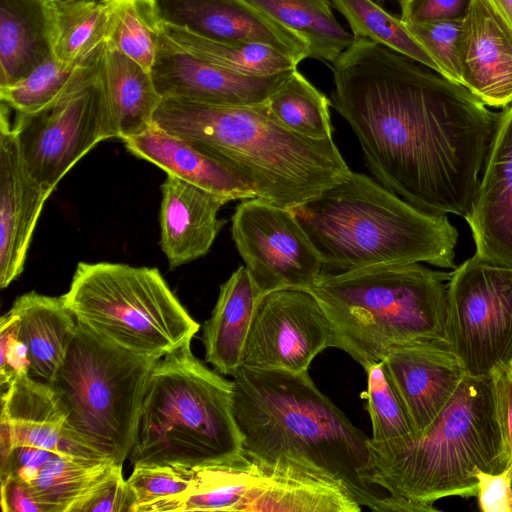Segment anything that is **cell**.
I'll return each mask as SVG.
<instances>
[{
    "label": "cell",
    "instance_id": "1",
    "mask_svg": "<svg viewBox=\"0 0 512 512\" xmlns=\"http://www.w3.org/2000/svg\"><path fill=\"white\" fill-rule=\"evenodd\" d=\"M332 71V106L351 126L378 182L425 212L465 217L500 112L363 37H354Z\"/></svg>",
    "mask_w": 512,
    "mask_h": 512
},
{
    "label": "cell",
    "instance_id": "2",
    "mask_svg": "<svg viewBox=\"0 0 512 512\" xmlns=\"http://www.w3.org/2000/svg\"><path fill=\"white\" fill-rule=\"evenodd\" d=\"M233 415L243 448L267 461L287 455L331 475L376 512H436L395 497L374 477L370 438L314 384L308 370L241 366L232 376Z\"/></svg>",
    "mask_w": 512,
    "mask_h": 512
},
{
    "label": "cell",
    "instance_id": "3",
    "mask_svg": "<svg viewBox=\"0 0 512 512\" xmlns=\"http://www.w3.org/2000/svg\"><path fill=\"white\" fill-rule=\"evenodd\" d=\"M153 123L234 170L257 198L289 210L351 172L333 139L294 133L266 103L228 106L163 98Z\"/></svg>",
    "mask_w": 512,
    "mask_h": 512
},
{
    "label": "cell",
    "instance_id": "4",
    "mask_svg": "<svg viewBox=\"0 0 512 512\" xmlns=\"http://www.w3.org/2000/svg\"><path fill=\"white\" fill-rule=\"evenodd\" d=\"M292 211L325 272L411 263L457 267L458 230L447 215L425 212L364 174L351 171Z\"/></svg>",
    "mask_w": 512,
    "mask_h": 512
},
{
    "label": "cell",
    "instance_id": "5",
    "mask_svg": "<svg viewBox=\"0 0 512 512\" xmlns=\"http://www.w3.org/2000/svg\"><path fill=\"white\" fill-rule=\"evenodd\" d=\"M369 447L375 481L395 497L432 504L476 497L475 467L500 473L512 457L503 441L491 375L466 374L435 420L418 435Z\"/></svg>",
    "mask_w": 512,
    "mask_h": 512
},
{
    "label": "cell",
    "instance_id": "6",
    "mask_svg": "<svg viewBox=\"0 0 512 512\" xmlns=\"http://www.w3.org/2000/svg\"><path fill=\"white\" fill-rule=\"evenodd\" d=\"M449 279L421 263L390 264L324 271L306 290L327 315L332 347L365 368L398 345L446 340Z\"/></svg>",
    "mask_w": 512,
    "mask_h": 512
},
{
    "label": "cell",
    "instance_id": "7",
    "mask_svg": "<svg viewBox=\"0 0 512 512\" xmlns=\"http://www.w3.org/2000/svg\"><path fill=\"white\" fill-rule=\"evenodd\" d=\"M191 343L156 363L129 455L137 465L197 468L243 449L232 403L233 383L207 368Z\"/></svg>",
    "mask_w": 512,
    "mask_h": 512
},
{
    "label": "cell",
    "instance_id": "8",
    "mask_svg": "<svg viewBox=\"0 0 512 512\" xmlns=\"http://www.w3.org/2000/svg\"><path fill=\"white\" fill-rule=\"evenodd\" d=\"M158 361L127 350L77 321L51 383L69 412L64 433L123 464L134 447L148 382Z\"/></svg>",
    "mask_w": 512,
    "mask_h": 512
},
{
    "label": "cell",
    "instance_id": "9",
    "mask_svg": "<svg viewBox=\"0 0 512 512\" xmlns=\"http://www.w3.org/2000/svg\"><path fill=\"white\" fill-rule=\"evenodd\" d=\"M62 298L78 322L146 357L191 343L200 328L157 268L80 262Z\"/></svg>",
    "mask_w": 512,
    "mask_h": 512
},
{
    "label": "cell",
    "instance_id": "10",
    "mask_svg": "<svg viewBox=\"0 0 512 512\" xmlns=\"http://www.w3.org/2000/svg\"><path fill=\"white\" fill-rule=\"evenodd\" d=\"M101 49L92 68L54 101L36 112L16 114L13 129L23 159L50 193L99 142L119 138L100 67Z\"/></svg>",
    "mask_w": 512,
    "mask_h": 512
},
{
    "label": "cell",
    "instance_id": "11",
    "mask_svg": "<svg viewBox=\"0 0 512 512\" xmlns=\"http://www.w3.org/2000/svg\"><path fill=\"white\" fill-rule=\"evenodd\" d=\"M446 340L466 374L512 364V267L474 254L450 272Z\"/></svg>",
    "mask_w": 512,
    "mask_h": 512
},
{
    "label": "cell",
    "instance_id": "12",
    "mask_svg": "<svg viewBox=\"0 0 512 512\" xmlns=\"http://www.w3.org/2000/svg\"><path fill=\"white\" fill-rule=\"evenodd\" d=\"M231 220L232 239L261 295L307 289L325 271L292 210L255 197L243 199Z\"/></svg>",
    "mask_w": 512,
    "mask_h": 512
},
{
    "label": "cell",
    "instance_id": "13",
    "mask_svg": "<svg viewBox=\"0 0 512 512\" xmlns=\"http://www.w3.org/2000/svg\"><path fill=\"white\" fill-rule=\"evenodd\" d=\"M332 347V331L318 300L306 289H281L259 298L241 366L301 372Z\"/></svg>",
    "mask_w": 512,
    "mask_h": 512
},
{
    "label": "cell",
    "instance_id": "14",
    "mask_svg": "<svg viewBox=\"0 0 512 512\" xmlns=\"http://www.w3.org/2000/svg\"><path fill=\"white\" fill-rule=\"evenodd\" d=\"M250 76L207 62L186 51L161 29L151 75L162 98L228 106L267 102L291 72Z\"/></svg>",
    "mask_w": 512,
    "mask_h": 512
},
{
    "label": "cell",
    "instance_id": "15",
    "mask_svg": "<svg viewBox=\"0 0 512 512\" xmlns=\"http://www.w3.org/2000/svg\"><path fill=\"white\" fill-rule=\"evenodd\" d=\"M414 429L422 433L455 394L466 375L445 339L398 345L382 361Z\"/></svg>",
    "mask_w": 512,
    "mask_h": 512
},
{
    "label": "cell",
    "instance_id": "16",
    "mask_svg": "<svg viewBox=\"0 0 512 512\" xmlns=\"http://www.w3.org/2000/svg\"><path fill=\"white\" fill-rule=\"evenodd\" d=\"M11 108L1 102L0 114V287L23 272L27 251L49 195L31 175L21 154Z\"/></svg>",
    "mask_w": 512,
    "mask_h": 512
},
{
    "label": "cell",
    "instance_id": "17",
    "mask_svg": "<svg viewBox=\"0 0 512 512\" xmlns=\"http://www.w3.org/2000/svg\"><path fill=\"white\" fill-rule=\"evenodd\" d=\"M163 24L221 42H258L298 64L309 58L305 41L245 0H153Z\"/></svg>",
    "mask_w": 512,
    "mask_h": 512
},
{
    "label": "cell",
    "instance_id": "18",
    "mask_svg": "<svg viewBox=\"0 0 512 512\" xmlns=\"http://www.w3.org/2000/svg\"><path fill=\"white\" fill-rule=\"evenodd\" d=\"M464 218L475 255L512 267V103L500 111L497 132Z\"/></svg>",
    "mask_w": 512,
    "mask_h": 512
},
{
    "label": "cell",
    "instance_id": "19",
    "mask_svg": "<svg viewBox=\"0 0 512 512\" xmlns=\"http://www.w3.org/2000/svg\"><path fill=\"white\" fill-rule=\"evenodd\" d=\"M461 85L486 106L512 103V28L487 0H472L464 18Z\"/></svg>",
    "mask_w": 512,
    "mask_h": 512
},
{
    "label": "cell",
    "instance_id": "20",
    "mask_svg": "<svg viewBox=\"0 0 512 512\" xmlns=\"http://www.w3.org/2000/svg\"><path fill=\"white\" fill-rule=\"evenodd\" d=\"M161 191L160 246L174 269L209 252L224 224L218 212L228 201L171 174Z\"/></svg>",
    "mask_w": 512,
    "mask_h": 512
},
{
    "label": "cell",
    "instance_id": "21",
    "mask_svg": "<svg viewBox=\"0 0 512 512\" xmlns=\"http://www.w3.org/2000/svg\"><path fill=\"white\" fill-rule=\"evenodd\" d=\"M361 507L345 485L331 475L305 461L281 455L267 461L248 512H359Z\"/></svg>",
    "mask_w": 512,
    "mask_h": 512
},
{
    "label": "cell",
    "instance_id": "22",
    "mask_svg": "<svg viewBox=\"0 0 512 512\" xmlns=\"http://www.w3.org/2000/svg\"><path fill=\"white\" fill-rule=\"evenodd\" d=\"M127 150L228 202L255 198L251 187L224 163L154 123L143 133L123 140Z\"/></svg>",
    "mask_w": 512,
    "mask_h": 512
},
{
    "label": "cell",
    "instance_id": "23",
    "mask_svg": "<svg viewBox=\"0 0 512 512\" xmlns=\"http://www.w3.org/2000/svg\"><path fill=\"white\" fill-rule=\"evenodd\" d=\"M261 293L245 266H239L220 286L211 316L203 324L205 360L218 373L233 376L242 354Z\"/></svg>",
    "mask_w": 512,
    "mask_h": 512
},
{
    "label": "cell",
    "instance_id": "24",
    "mask_svg": "<svg viewBox=\"0 0 512 512\" xmlns=\"http://www.w3.org/2000/svg\"><path fill=\"white\" fill-rule=\"evenodd\" d=\"M10 310L19 318V337L27 347L30 375L51 384L75 334V316L62 296L35 291L17 297Z\"/></svg>",
    "mask_w": 512,
    "mask_h": 512
},
{
    "label": "cell",
    "instance_id": "25",
    "mask_svg": "<svg viewBox=\"0 0 512 512\" xmlns=\"http://www.w3.org/2000/svg\"><path fill=\"white\" fill-rule=\"evenodd\" d=\"M1 406V414L10 423L15 447L59 453L69 412L51 384L30 374L18 376L2 391Z\"/></svg>",
    "mask_w": 512,
    "mask_h": 512
},
{
    "label": "cell",
    "instance_id": "26",
    "mask_svg": "<svg viewBox=\"0 0 512 512\" xmlns=\"http://www.w3.org/2000/svg\"><path fill=\"white\" fill-rule=\"evenodd\" d=\"M265 468V459L244 448L220 462L193 468L192 485L172 511L248 512Z\"/></svg>",
    "mask_w": 512,
    "mask_h": 512
},
{
    "label": "cell",
    "instance_id": "27",
    "mask_svg": "<svg viewBox=\"0 0 512 512\" xmlns=\"http://www.w3.org/2000/svg\"><path fill=\"white\" fill-rule=\"evenodd\" d=\"M52 56L44 0H0V87Z\"/></svg>",
    "mask_w": 512,
    "mask_h": 512
},
{
    "label": "cell",
    "instance_id": "28",
    "mask_svg": "<svg viewBox=\"0 0 512 512\" xmlns=\"http://www.w3.org/2000/svg\"><path fill=\"white\" fill-rule=\"evenodd\" d=\"M100 67L119 138L123 141L149 129L163 99L151 71L106 43L100 52Z\"/></svg>",
    "mask_w": 512,
    "mask_h": 512
},
{
    "label": "cell",
    "instance_id": "29",
    "mask_svg": "<svg viewBox=\"0 0 512 512\" xmlns=\"http://www.w3.org/2000/svg\"><path fill=\"white\" fill-rule=\"evenodd\" d=\"M114 1H45L52 55L66 64L88 60L107 41Z\"/></svg>",
    "mask_w": 512,
    "mask_h": 512
},
{
    "label": "cell",
    "instance_id": "30",
    "mask_svg": "<svg viewBox=\"0 0 512 512\" xmlns=\"http://www.w3.org/2000/svg\"><path fill=\"white\" fill-rule=\"evenodd\" d=\"M122 464L110 459L78 458L53 453L27 484L43 512H78L79 507Z\"/></svg>",
    "mask_w": 512,
    "mask_h": 512
},
{
    "label": "cell",
    "instance_id": "31",
    "mask_svg": "<svg viewBox=\"0 0 512 512\" xmlns=\"http://www.w3.org/2000/svg\"><path fill=\"white\" fill-rule=\"evenodd\" d=\"M245 1L300 36L309 58L333 64L354 40L335 18L330 0Z\"/></svg>",
    "mask_w": 512,
    "mask_h": 512
},
{
    "label": "cell",
    "instance_id": "32",
    "mask_svg": "<svg viewBox=\"0 0 512 512\" xmlns=\"http://www.w3.org/2000/svg\"><path fill=\"white\" fill-rule=\"evenodd\" d=\"M167 36L193 55L222 68L250 76H272L297 68L298 63L273 46L258 42H221L184 28L162 23Z\"/></svg>",
    "mask_w": 512,
    "mask_h": 512
},
{
    "label": "cell",
    "instance_id": "33",
    "mask_svg": "<svg viewBox=\"0 0 512 512\" xmlns=\"http://www.w3.org/2000/svg\"><path fill=\"white\" fill-rule=\"evenodd\" d=\"M274 117L294 133L315 140L333 139L329 99L293 69L266 102Z\"/></svg>",
    "mask_w": 512,
    "mask_h": 512
},
{
    "label": "cell",
    "instance_id": "34",
    "mask_svg": "<svg viewBox=\"0 0 512 512\" xmlns=\"http://www.w3.org/2000/svg\"><path fill=\"white\" fill-rule=\"evenodd\" d=\"M330 2L348 21L354 37H363L388 47L439 73L434 60L411 35L401 18L385 11L376 1L330 0Z\"/></svg>",
    "mask_w": 512,
    "mask_h": 512
},
{
    "label": "cell",
    "instance_id": "35",
    "mask_svg": "<svg viewBox=\"0 0 512 512\" xmlns=\"http://www.w3.org/2000/svg\"><path fill=\"white\" fill-rule=\"evenodd\" d=\"M101 47L88 60L77 64H66L50 56L18 81L0 87L1 102L20 113L44 108L92 68Z\"/></svg>",
    "mask_w": 512,
    "mask_h": 512
},
{
    "label": "cell",
    "instance_id": "36",
    "mask_svg": "<svg viewBox=\"0 0 512 512\" xmlns=\"http://www.w3.org/2000/svg\"><path fill=\"white\" fill-rule=\"evenodd\" d=\"M161 29L153 0H115L105 43L151 71Z\"/></svg>",
    "mask_w": 512,
    "mask_h": 512
},
{
    "label": "cell",
    "instance_id": "37",
    "mask_svg": "<svg viewBox=\"0 0 512 512\" xmlns=\"http://www.w3.org/2000/svg\"><path fill=\"white\" fill-rule=\"evenodd\" d=\"M194 469L177 465H137L126 480L132 512H168L193 482Z\"/></svg>",
    "mask_w": 512,
    "mask_h": 512
},
{
    "label": "cell",
    "instance_id": "38",
    "mask_svg": "<svg viewBox=\"0 0 512 512\" xmlns=\"http://www.w3.org/2000/svg\"><path fill=\"white\" fill-rule=\"evenodd\" d=\"M373 442H387L414 435V429L400 397L386 375L382 361L364 368Z\"/></svg>",
    "mask_w": 512,
    "mask_h": 512
},
{
    "label": "cell",
    "instance_id": "39",
    "mask_svg": "<svg viewBox=\"0 0 512 512\" xmlns=\"http://www.w3.org/2000/svg\"><path fill=\"white\" fill-rule=\"evenodd\" d=\"M448 80L461 85L460 51L464 18L406 25Z\"/></svg>",
    "mask_w": 512,
    "mask_h": 512
},
{
    "label": "cell",
    "instance_id": "40",
    "mask_svg": "<svg viewBox=\"0 0 512 512\" xmlns=\"http://www.w3.org/2000/svg\"><path fill=\"white\" fill-rule=\"evenodd\" d=\"M23 374H30L27 347L19 337V318L9 310L0 319V384L4 391Z\"/></svg>",
    "mask_w": 512,
    "mask_h": 512
},
{
    "label": "cell",
    "instance_id": "41",
    "mask_svg": "<svg viewBox=\"0 0 512 512\" xmlns=\"http://www.w3.org/2000/svg\"><path fill=\"white\" fill-rule=\"evenodd\" d=\"M472 0H401V20L405 25L425 24L465 18Z\"/></svg>",
    "mask_w": 512,
    "mask_h": 512
},
{
    "label": "cell",
    "instance_id": "42",
    "mask_svg": "<svg viewBox=\"0 0 512 512\" xmlns=\"http://www.w3.org/2000/svg\"><path fill=\"white\" fill-rule=\"evenodd\" d=\"M477 500L483 512H512V463L500 473H488L475 467Z\"/></svg>",
    "mask_w": 512,
    "mask_h": 512
},
{
    "label": "cell",
    "instance_id": "43",
    "mask_svg": "<svg viewBox=\"0 0 512 512\" xmlns=\"http://www.w3.org/2000/svg\"><path fill=\"white\" fill-rule=\"evenodd\" d=\"M134 501L120 467L78 509V512H132Z\"/></svg>",
    "mask_w": 512,
    "mask_h": 512
},
{
    "label": "cell",
    "instance_id": "44",
    "mask_svg": "<svg viewBox=\"0 0 512 512\" xmlns=\"http://www.w3.org/2000/svg\"><path fill=\"white\" fill-rule=\"evenodd\" d=\"M490 375L502 438L512 457V364L501 365Z\"/></svg>",
    "mask_w": 512,
    "mask_h": 512
},
{
    "label": "cell",
    "instance_id": "45",
    "mask_svg": "<svg viewBox=\"0 0 512 512\" xmlns=\"http://www.w3.org/2000/svg\"><path fill=\"white\" fill-rule=\"evenodd\" d=\"M3 512H43L27 486L14 478L1 481Z\"/></svg>",
    "mask_w": 512,
    "mask_h": 512
},
{
    "label": "cell",
    "instance_id": "46",
    "mask_svg": "<svg viewBox=\"0 0 512 512\" xmlns=\"http://www.w3.org/2000/svg\"><path fill=\"white\" fill-rule=\"evenodd\" d=\"M512 28V0H487Z\"/></svg>",
    "mask_w": 512,
    "mask_h": 512
},
{
    "label": "cell",
    "instance_id": "47",
    "mask_svg": "<svg viewBox=\"0 0 512 512\" xmlns=\"http://www.w3.org/2000/svg\"><path fill=\"white\" fill-rule=\"evenodd\" d=\"M374 1H384V0H374ZM398 1H401V0H398Z\"/></svg>",
    "mask_w": 512,
    "mask_h": 512
},
{
    "label": "cell",
    "instance_id": "48",
    "mask_svg": "<svg viewBox=\"0 0 512 512\" xmlns=\"http://www.w3.org/2000/svg\"><path fill=\"white\" fill-rule=\"evenodd\" d=\"M44 1H52V0H44Z\"/></svg>",
    "mask_w": 512,
    "mask_h": 512
}]
</instances>
